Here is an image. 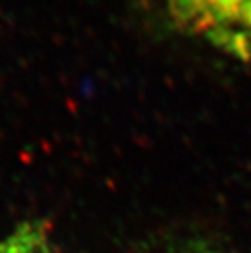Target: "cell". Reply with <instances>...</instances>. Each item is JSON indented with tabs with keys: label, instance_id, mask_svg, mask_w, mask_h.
<instances>
[{
	"label": "cell",
	"instance_id": "1",
	"mask_svg": "<svg viewBox=\"0 0 251 253\" xmlns=\"http://www.w3.org/2000/svg\"><path fill=\"white\" fill-rule=\"evenodd\" d=\"M176 30L251 61V0H165Z\"/></svg>",
	"mask_w": 251,
	"mask_h": 253
},
{
	"label": "cell",
	"instance_id": "2",
	"mask_svg": "<svg viewBox=\"0 0 251 253\" xmlns=\"http://www.w3.org/2000/svg\"><path fill=\"white\" fill-rule=\"evenodd\" d=\"M189 253H197V252H189ZM201 253H211V252H201Z\"/></svg>",
	"mask_w": 251,
	"mask_h": 253
}]
</instances>
